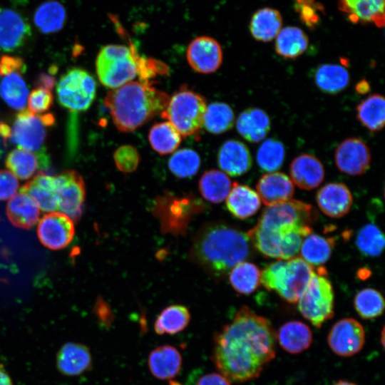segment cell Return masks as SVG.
<instances>
[{
    "instance_id": "cell-48",
    "label": "cell",
    "mask_w": 385,
    "mask_h": 385,
    "mask_svg": "<svg viewBox=\"0 0 385 385\" xmlns=\"http://www.w3.org/2000/svg\"><path fill=\"white\" fill-rule=\"evenodd\" d=\"M113 158L117 168L125 173L135 170L140 162L138 152L134 147L129 145L119 147L115 151Z\"/></svg>"
},
{
    "instance_id": "cell-39",
    "label": "cell",
    "mask_w": 385,
    "mask_h": 385,
    "mask_svg": "<svg viewBox=\"0 0 385 385\" xmlns=\"http://www.w3.org/2000/svg\"><path fill=\"white\" fill-rule=\"evenodd\" d=\"M261 271L253 263L241 262L229 272L232 287L239 294H250L260 284Z\"/></svg>"
},
{
    "instance_id": "cell-21",
    "label": "cell",
    "mask_w": 385,
    "mask_h": 385,
    "mask_svg": "<svg viewBox=\"0 0 385 385\" xmlns=\"http://www.w3.org/2000/svg\"><path fill=\"white\" fill-rule=\"evenodd\" d=\"M385 0H339L338 7L353 24L384 26Z\"/></svg>"
},
{
    "instance_id": "cell-20",
    "label": "cell",
    "mask_w": 385,
    "mask_h": 385,
    "mask_svg": "<svg viewBox=\"0 0 385 385\" xmlns=\"http://www.w3.org/2000/svg\"><path fill=\"white\" fill-rule=\"evenodd\" d=\"M291 180L302 190L318 187L325 176L322 162L315 156L303 153L294 158L289 165Z\"/></svg>"
},
{
    "instance_id": "cell-1",
    "label": "cell",
    "mask_w": 385,
    "mask_h": 385,
    "mask_svg": "<svg viewBox=\"0 0 385 385\" xmlns=\"http://www.w3.org/2000/svg\"><path fill=\"white\" fill-rule=\"evenodd\" d=\"M276 342L271 322L244 306L215 333L212 361L230 381L255 379L275 357Z\"/></svg>"
},
{
    "instance_id": "cell-6",
    "label": "cell",
    "mask_w": 385,
    "mask_h": 385,
    "mask_svg": "<svg viewBox=\"0 0 385 385\" xmlns=\"http://www.w3.org/2000/svg\"><path fill=\"white\" fill-rule=\"evenodd\" d=\"M140 56L132 43L130 46L108 44L99 51L96 68L101 83L115 89L131 81L138 75Z\"/></svg>"
},
{
    "instance_id": "cell-55",
    "label": "cell",
    "mask_w": 385,
    "mask_h": 385,
    "mask_svg": "<svg viewBox=\"0 0 385 385\" xmlns=\"http://www.w3.org/2000/svg\"><path fill=\"white\" fill-rule=\"evenodd\" d=\"M0 137L3 139L5 145L11 138V128L9 125L4 122H0Z\"/></svg>"
},
{
    "instance_id": "cell-10",
    "label": "cell",
    "mask_w": 385,
    "mask_h": 385,
    "mask_svg": "<svg viewBox=\"0 0 385 385\" xmlns=\"http://www.w3.org/2000/svg\"><path fill=\"white\" fill-rule=\"evenodd\" d=\"M318 217L316 209L310 204L297 200L267 206L262 212L256 226L272 229L282 226H311Z\"/></svg>"
},
{
    "instance_id": "cell-54",
    "label": "cell",
    "mask_w": 385,
    "mask_h": 385,
    "mask_svg": "<svg viewBox=\"0 0 385 385\" xmlns=\"http://www.w3.org/2000/svg\"><path fill=\"white\" fill-rule=\"evenodd\" d=\"M55 77L51 76L49 73H41L37 77L36 85L38 87L52 90L55 86Z\"/></svg>"
},
{
    "instance_id": "cell-22",
    "label": "cell",
    "mask_w": 385,
    "mask_h": 385,
    "mask_svg": "<svg viewBox=\"0 0 385 385\" xmlns=\"http://www.w3.org/2000/svg\"><path fill=\"white\" fill-rule=\"evenodd\" d=\"M256 188L260 200L266 206L288 201L294 193V187L291 179L279 172L263 175L259 179Z\"/></svg>"
},
{
    "instance_id": "cell-41",
    "label": "cell",
    "mask_w": 385,
    "mask_h": 385,
    "mask_svg": "<svg viewBox=\"0 0 385 385\" xmlns=\"http://www.w3.org/2000/svg\"><path fill=\"white\" fill-rule=\"evenodd\" d=\"M235 123L232 108L222 102H214L207 108L203 118V126L210 133L222 134L230 130Z\"/></svg>"
},
{
    "instance_id": "cell-28",
    "label": "cell",
    "mask_w": 385,
    "mask_h": 385,
    "mask_svg": "<svg viewBox=\"0 0 385 385\" xmlns=\"http://www.w3.org/2000/svg\"><path fill=\"white\" fill-rule=\"evenodd\" d=\"M260 198L256 191L246 185L235 183L226 200V207L235 217L245 220L260 209Z\"/></svg>"
},
{
    "instance_id": "cell-18",
    "label": "cell",
    "mask_w": 385,
    "mask_h": 385,
    "mask_svg": "<svg viewBox=\"0 0 385 385\" xmlns=\"http://www.w3.org/2000/svg\"><path fill=\"white\" fill-rule=\"evenodd\" d=\"M316 200L322 212L333 218L346 215L353 204L351 191L342 183L324 185L318 190Z\"/></svg>"
},
{
    "instance_id": "cell-45",
    "label": "cell",
    "mask_w": 385,
    "mask_h": 385,
    "mask_svg": "<svg viewBox=\"0 0 385 385\" xmlns=\"http://www.w3.org/2000/svg\"><path fill=\"white\" fill-rule=\"evenodd\" d=\"M354 307L362 319H374L384 312V297L378 290L374 288H365L356 294L354 299Z\"/></svg>"
},
{
    "instance_id": "cell-61",
    "label": "cell",
    "mask_w": 385,
    "mask_h": 385,
    "mask_svg": "<svg viewBox=\"0 0 385 385\" xmlns=\"http://www.w3.org/2000/svg\"><path fill=\"white\" fill-rule=\"evenodd\" d=\"M169 385H183V384L178 381L170 380L169 382Z\"/></svg>"
},
{
    "instance_id": "cell-25",
    "label": "cell",
    "mask_w": 385,
    "mask_h": 385,
    "mask_svg": "<svg viewBox=\"0 0 385 385\" xmlns=\"http://www.w3.org/2000/svg\"><path fill=\"white\" fill-rule=\"evenodd\" d=\"M280 346L287 352L296 354L303 352L313 341L309 327L300 321H289L282 324L276 333Z\"/></svg>"
},
{
    "instance_id": "cell-2",
    "label": "cell",
    "mask_w": 385,
    "mask_h": 385,
    "mask_svg": "<svg viewBox=\"0 0 385 385\" xmlns=\"http://www.w3.org/2000/svg\"><path fill=\"white\" fill-rule=\"evenodd\" d=\"M246 233L226 223L211 222L197 232L190 250V260L210 275L221 278L250 255Z\"/></svg>"
},
{
    "instance_id": "cell-8",
    "label": "cell",
    "mask_w": 385,
    "mask_h": 385,
    "mask_svg": "<svg viewBox=\"0 0 385 385\" xmlns=\"http://www.w3.org/2000/svg\"><path fill=\"white\" fill-rule=\"evenodd\" d=\"M206 108L203 96L184 88L170 98L167 107L160 114L181 135L187 137L196 134L201 129Z\"/></svg>"
},
{
    "instance_id": "cell-38",
    "label": "cell",
    "mask_w": 385,
    "mask_h": 385,
    "mask_svg": "<svg viewBox=\"0 0 385 385\" xmlns=\"http://www.w3.org/2000/svg\"><path fill=\"white\" fill-rule=\"evenodd\" d=\"M29 91L21 73L11 71L4 76L0 82V96L15 110L25 108Z\"/></svg>"
},
{
    "instance_id": "cell-58",
    "label": "cell",
    "mask_w": 385,
    "mask_h": 385,
    "mask_svg": "<svg viewBox=\"0 0 385 385\" xmlns=\"http://www.w3.org/2000/svg\"><path fill=\"white\" fill-rule=\"evenodd\" d=\"M0 385H13L10 377L9 376V375L6 374V372L4 371V369L2 368L1 365H0Z\"/></svg>"
},
{
    "instance_id": "cell-36",
    "label": "cell",
    "mask_w": 385,
    "mask_h": 385,
    "mask_svg": "<svg viewBox=\"0 0 385 385\" xmlns=\"http://www.w3.org/2000/svg\"><path fill=\"white\" fill-rule=\"evenodd\" d=\"M66 12L58 1L50 0L41 4L34 14V22L37 29L43 34H52L60 31L65 25Z\"/></svg>"
},
{
    "instance_id": "cell-27",
    "label": "cell",
    "mask_w": 385,
    "mask_h": 385,
    "mask_svg": "<svg viewBox=\"0 0 385 385\" xmlns=\"http://www.w3.org/2000/svg\"><path fill=\"white\" fill-rule=\"evenodd\" d=\"M271 121L267 113L258 108L243 111L237 119L239 134L250 143L263 140L270 130Z\"/></svg>"
},
{
    "instance_id": "cell-42",
    "label": "cell",
    "mask_w": 385,
    "mask_h": 385,
    "mask_svg": "<svg viewBox=\"0 0 385 385\" xmlns=\"http://www.w3.org/2000/svg\"><path fill=\"white\" fill-rule=\"evenodd\" d=\"M5 164L17 178L21 180L30 178L38 170L44 168L36 153L23 149H14L7 155Z\"/></svg>"
},
{
    "instance_id": "cell-26",
    "label": "cell",
    "mask_w": 385,
    "mask_h": 385,
    "mask_svg": "<svg viewBox=\"0 0 385 385\" xmlns=\"http://www.w3.org/2000/svg\"><path fill=\"white\" fill-rule=\"evenodd\" d=\"M57 366L59 371L68 376H77L88 371L92 364L91 354L85 345L67 343L57 354Z\"/></svg>"
},
{
    "instance_id": "cell-51",
    "label": "cell",
    "mask_w": 385,
    "mask_h": 385,
    "mask_svg": "<svg viewBox=\"0 0 385 385\" xmlns=\"http://www.w3.org/2000/svg\"><path fill=\"white\" fill-rule=\"evenodd\" d=\"M25 71L26 66L21 58L9 55L0 56V76H3L11 71L22 73Z\"/></svg>"
},
{
    "instance_id": "cell-3",
    "label": "cell",
    "mask_w": 385,
    "mask_h": 385,
    "mask_svg": "<svg viewBox=\"0 0 385 385\" xmlns=\"http://www.w3.org/2000/svg\"><path fill=\"white\" fill-rule=\"evenodd\" d=\"M169 96L152 84L130 81L109 91L103 100L115 127L130 132L147 123L167 107Z\"/></svg>"
},
{
    "instance_id": "cell-17",
    "label": "cell",
    "mask_w": 385,
    "mask_h": 385,
    "mask_svg": "<svg viewBox=\"0 0 385 385\" xmlns=\"http://www.w3.org/2000/svg\"><path fill=\"white\" fill-rule=\"evenodd\" d=\"M31 35L26 19L18 11L0 7V50L14 51L21 47Z\"/></svg>"
},
{
    "instance_id": "cell-16",
    "label": "cell",
    "mask_w": 385,
    "mask_h": 385,
    "mask_svg": "<svg viewBox=\"0 0 385 385\" xmlns=\"http://www.w3.org/2000/svg\"><path fill=\"white\" fill-rule=\"evenodd\" d=\"M223 53L219 42L215 38L201 36L189 43L186 58L190 67L201 73L217 71L222 62Z\"/></svg>"
},
{
    "instance_id": "cell-50",
    "label": "cell",
    "mask_w": 385,
    "mask_h": 385,
    "mask_svg": "<svg viewBox=\"0 0 385 385\" xmlns=\"http://www.w3.org/2000/svg\"><path fill=\"white\" fill-rule=\"evenodd\" d=\"M19 188L17 178L11 172L0 170V200H6L13 197Z\"/></svg>"
},
{
    "instance_id": "cell-11",
    "label": "cell",
    "mask_w": 385,
    "mask_h": 385,
    "mask_svg": "<svg viewBox=\"0 0 385 385\" xmlns=\"http://www.w3.org/2000/svg\"><path fill=\"white\" fill-rule=\"evenodd\" d=\"M54 182L58 210L73 222L78 221L86 195L83 178L75 170H66L54 176Z\"/></svg>"
},
{
    "instance_id": "cell-15",
    "label": "cell",
    "mask_w": 385,
    "mask_h": 385,
    "mask_svg": "<svg viewBox=\"0 0 385 385\" xmlns=\"http://www.w3.org/2000/svg\"><path fill=\"white\" fill-rule=\"evenodd\" d=\"M369 146L360 138L351 137L343 140L336 148L334 160L339 171L349 175L364 174L371 164Z\"/></svg>"
},
{
    "instance_id": "cell-59",
    "label": "cell",
    "mask_w": 385,
    "mask_h": 385,
    "mask_svg": "<svg viewBox=\"0 0 385 385\" xmlns=\"http://www.w3.org/2000/svg\"><path fill=\"white\" fill-rule=\"evenodd\" d=\"M333 385H357L351 381H346V380H339L334 383Z\"/></svg>"
},
{
    "instance_id": "cell-9",
    "label": "cell",
    "mask_w": 385,
    "mask_h": 385,
    "mask_svg": "<svg viewBox=\"0 0 385 385\" xmlns=\"http://www.w3.org/2000/svg\"><path fill=\"white\" fill-rule=\"evenodd\" d=\"M96 83L93 76L81 68H76L63 74L57 85L60 104L71 111H83L93 103Z\"/></svg>"
},
{
    "instance_id": "cell-33",
    "label": "cell",
    "mask_w": 385,
    "mask_h": 385,
    "mask_svg": "<svg viewBox=\"0 0 385 385\" xmlns=\"http://www.w3.org/2000/svg\"><path fill=\"white\" fill-rule=\"evenodd\" d=\"M309 38L304 31L297 26H287L277 36L274 48L276 53L286 59H294L307 50Z\"/></svg>"
},
{
    "instance_id": "cell-52",
    "label": "cell",
    "mask_w": 385,
    "mask_h": 385,
    "mask_svg": "<svg viewBox=\"0 0 385 385\" xmlns=\"http://www.w3.org/2000/svg\"><path fill=\"white\" fill-rule=\"evenodd\" d=\"M196 385H231L230 381L222 374L210 373L202 376Z\"/></svg>"
},
{
    "instance_id": "cell-4",
    "label": "cell",
    "mask_w": 385,
    "mask_h": 385,
    "mask_svg": "<svg viewBox=\"0 0 385 385\" xmlns=\"http://www.w3.org/2000/svg\"><path fill=\"white\" fill-rule=\"evenodd\" d=\"M314 274L313 268L301 257L270 263L261 272L260 282L289 303H297Z\"/></svg>"
},
{
    "instance_id": "cell-57",
    "label": "cell",
    "mask_w": 385,
    "mask_h": 385,
    "mask_svg": "<svg viewBox=\"0 0 385 385\" xmlns=\"http://www.w3.org/2000/svg\"><path fill=\"white\" fill-rule=\"evenodd\" d=\"M43 123L46 126H51L54 124L55 118L54 115L52 113H46L43 115H39Z\"/></svg>"
},
{
    "instance_id": "cell-44",
    "label": "cell",
    "mask_w": 385,
    "mask_h": 385,
    "mask_svg": "<svg viewBox=\"0 0 385 385\" xmlns=\"http://www.w3.org/2000/svg\"><path fill=\"white\" fill-rule=\"evenodd\" d=\"M384 235L374 223L361 227L356 237V245L360 253L366 257H379L384 247Z\"/></svg>"
},
{
    "instance_id": "cell-19",
    "label": "cell",
    "mask_w": 385,
    "mask_h": 385,
    "mask_svg": "<svg viewBox=\"0 0 385 385\" xmlns=\"http://www.w3.org/2000/svg\"><path fill=\"white\" fill-rule=\"evenodd\" d=\"M217 163L223 173L237 177L248 172L252 164L249 148L242 142L230 139L225 141L217 153Z\"/></svg>"
},
{
    "instance_id": "cell-5",
    "label": "cell",
    "mask_w": 385,
    "mask_h": 385,
    "mask_svg": "<svg viewBox=\"0 0 385 385\" xmlns=\"http://www.w3.org/2000/svg\"><path fill=\"white\" fill-rule=\"evenodd\" d=\"M312 232L311 226L290 225L263 229L255 225L246 234L261 254L281 260L295 257L302 240Z\"/></svg>"
},
{
    "instance_id": "cell-30",
    "label": "cell",
    "mask_w": 385,
    "mask_h": 385,
    "mask_svg": "<svg viewBox=\"0 0 385 385\" xmlns=\"http://www.w3.org/2000/svg\"><path fill=\"white\" fill-rule=\"evenodd\" d=\"M282 26V17L280 12L273 8L264 7L253 14L249 29L255 40L269 42L277 37Z\"/></svg>"
},
{
    "instance_id": "cell-40",
    "label": "cell",
    "mask_w": 385,
    "mask_h": 385,
    "mask_svg": "<svg viewBox=\"0 0 385 385\" xmlns=\"http://www.w3.org/2000/svg\"><path fill=\"white\" fill-rule=\"evenodd\" d=\"M148 140L153 149L160 155L174 152L180 145L182 135L168 121L156 123L149 131Z\"/></svg>"
},
{
    "instance_id": "cell-56",
    "label": "cell",
    "mask_w": 385,
    "mask_h": 385,
    "mask_svg": "<svg viewBox=\"0 0 385 385\" xmlns=\"http://www.w3.org/2000/svg\"><path fill=\"white\" fill-rule=\"evenodd\" d=\"M355 90L359 94H366L370 91V85L366 79H361L356 84Z\"/></svg>"
},
{
    "instance_id": "cell-49",
    "label": "cell",
    "mask_w": 385,
    "mask_h": 385,
    "mask_svg": "<svg viewBox=\"0 0 385 385\" xmlns=\"http://www.w3.org/2000/svg\"><path fill=\"white\" fill-rule=\"evenodd\" d=\"M53 103V97L51 91L42 87L34 89L28 101L29 111L34 114L48 111Z\"/></svg>"
},
{
    "instance_id": "cell-12",
    "label": "cell",
    "mask_w": 385,
    "mask_h": 385,
    "mask_svg": "<svg viewBox=\"0 0 385 385\" xmlns=\"http://www.w3.org/2000/svg\"><path fill=\"white\" fill-rule=\"evenodd\" d=\"M46 125L39 115L29 110L20 111L11 128V141L19 148L34 151L36 154L46 153L43 148L46 140Z\"/></svg>"
},
{
    "instance_id": "cell-35",
    "label": "cell",
    "mask_w": 385,
    "mask_h": 385,
    "mask_svg": "<svg viewBox=\"0 0 385 385\" xmlns=\"http://www.w3.org/2000/svg\"><path fill=\"white\" fill-rule=\"evenodd\" d=\"M336 240L312 232L302 240L300 255L309 265L319 266L330 258Z\"/></svg>"
},
{
    "instance_id": "cell-29",
    "label": "cell",
    "mask_w": 385,
    "mask_h": 385,
    "mask_svg": "<svg viewBox=\"0 0 385 385\" xmlns=\"http://www.w3.org/2000/svg\"><path fill=\"white\" fill-rule=\"evenodd\" d=\"M6 215L13 225L29 230L37 223L39 208L29 195L19 192L9 201L6 205Z\"/></svg>"
},
{
    "instance_id": "cell-53",
    "label": "cell",
    "mask_w": 385,
    "mask_h": 385,
    "mask_svg": "<svg viewBox=\"0 0 385 385\" xmlns=\"http://www.w3.org/2000/svg\"><path fill=\"white\" fill-rule=\"evenodd\" d=\"M98 316L105 326H110L113 320L111 309L103 302H100L97 309Z\"/></svg>"
},
{
    "instance_id": "cell-31",
    "label": "cell",
    "mask_w": 385,
    "mask_h": 385,
    "mask_svg": "<svg viewBox=\"0 0 385 385\" xmlns=\"http://www.w3.org/2000/svg\"><path fill=\"white\" fill-rule=\"evenodd\" d=\"M314 79L317 88L327 94H337L349 84L348 71L342 66L335 63L319 65L314 71Z\"/></svg>"
},
{
    "instance_id": "cell-43",
    "label": "cell",
    "mask_w": 385,
    "mask_h": 385,
    "mask_svg": "<svg viewBox=\"0 0 385 385\" xmlns=\"http://www.w3.org/2000/svg\"><path fill=\"white\" fill-rule=\"evenodd\" d=\"M285 149L282 143L277 139L269 138L259 147L256 160L259 168L265 172H276L284 160Z\"/></svg>"
},
{
    "instance_id": "cell-60",
    "label": "cell",
    "mask_w": 385,
    "mask_h": 385,
    "mask_svg": "<svg viewBox=\"0 0 385 385\" xmlns=\"http://www.w3.org/2000/svg\"><path fill=\"white\" fill-rule=\"evenodd\" d=\"M381 344L384 346V327H383L382 331H381Z\"/></svg>"
},
{
    "instance_id": "cell-46",
    "label": "cell",
    "mask_w": 385,
    "mask_h": 385,
    "mask_svg": "<svg viewBox=\"0 0 385 385\" xmlns=\"http://www.w3.org/2000/svg\"><path fill=\"white\" fill-rule=\"evenodd\" d=\"M200 166V158L197 153L190 148H183L175 152L168 160L170 172L179 178L193 176Z\"/></svg>"
},
{
    "instance_id": "cell-23",
    "label": "cell",
    "mask_w": 385,
    "mask_h": 385,
    "mask_svg": "<svg viewBox=\"0 0 385 385\" xmlns=\"http://www.w3.org/2000/svg\"><path fill=\"white\" fill-rule=\"evenodd\" d=\"M20 192L29 195L43 212L58 210L54 176L39 170L35 177L20 188Z\"/></svg>"
},
{
    "instance_id": "cell-14",
    "label": "cell",
    "mask_w": 385,
    "mask_h": 385,
    "mask_svg": "<svg viewBox=\"0 0 385 385\" xmlns=\"http://www.w3.org/2000/svg\"><path fill=\"white\" fill-rule=\"evenodd\" d=\"M73 222L62 212H50L39 221L37 235L41 243L51 250H61L69 245L73 238Z\"/></svg>"
},
{
    "instance_id": "cell-34",
    "label": "cell",
    "mask_w": 385,
    "mask_h": 385,
    "mask_svg": "<svg viewBox=\"0 0 385 385\" xmlns=\"http://www.w3.org/2000/svg\"><path fill=\"white\" fill-rule=\"evenodd\" d=\"M198 185L201 195L212 203L222 202L233 185L225 173L215 169L205 171L200 178Z\"/></svg>"
},
{
    "instance_id": "cell-32",
    "label": "cell",
    "mask_w": 385,
    "mask_h": 385,
    "mask_svg": "<svg viewBox=\"0 0 385 385\" xmlns=\"http://www.w3.org/2000/svg\"><path fill=\"white\" fill-rule=\"evenodd\" d=\"M356 118L371 133L382 130L385 121L384 96L374 93L362 100L356 106Z\"/></svg>"
},
{
    "instance_id": "cell-13",
    "label": "cell",
    "mask_w": 385,
    "mask_h": 385,
    "mask_svg": "<svg viewBox=\"0 0 385 385\" xmlns=\"http://www.w3.org/2000/svg\"><path fill=\"white\" fill-rule=\"evenodd\" d=\"M327 342L337 355L349 357L359 353L365 344V331L356 319L344 318L337 321L331 328Z\"/></svg>"
},
{
    "instance_id": "cell-7",
    "label": "cell",
    "mask_w": 385,
    "mask_h": 385,
    "mask_svg": "<svg viewBox=\"0 0 385 385\" xmlns=\"http://www.w3.org/2000/svg\"><path fill=\"white\" fill-rule=\"evenodd\" d=\"M327 275V270L323 267H319L317 272H314L297 301L301 314L317 328L331 319L334 313L333 287Z\"/></svg>"
},
{
    "instance_id": "cell-37",
    "label": "cell",
    "mask_w": 385,
    "mask_h": 385,
    "mask_svg": "<svg viewBox=\"0 0 385 385\" xmlns=\"http://www.w3.org/2000/svg\"><path fill=\"white\" fill-rule=\"evenodd\" d=\"M190 321L188 308L180 304L170 305L162 310L155 324V332L160 335L175 334L184 330Z\"/></svg>"
},
{
    "instance_id": "cell-47",
    "label": "cell",
    "mask_w": 385,
    "mask_h": 385,
    "mask_svg": "<svg viewBox=\"0 0 385 385\" xmlns=\"http://www.w3.org/2000/svg\"><path fill=\"white\" fill-rule=\"evenodd\" d=\"M294 8L301 21L309 29H314L321 21L323 5L316 0H294Z\"/></svg>"
},
{
    "instance_id": "cell-24",
    "label": "cell",
    "mask_w": 385,
    "mask_h": 385,
    "mask_svg": "<svg viewBox=\"0 0 385 385\" xmlns=\"http://www.w3.org/2000/svg\"><path fill=\"white\" fill-rule=\"evenodd\" d=\"M182 356L175 346L163 345L152 350L148 358L151 374L160 380H170L180 372Z\"/></svg>"
}]
</instances>
